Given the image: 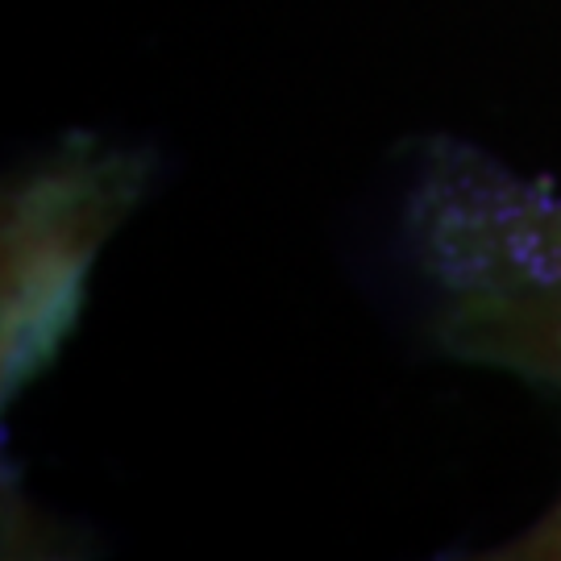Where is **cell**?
Instances as JSON below:
<instances>
[{"instance_id": "obj_1", "label": "cell", "mask_w": 561, "mask_h": 561, "mask_svg": "<svg viewBox=\"0 0 561 561\" xmlns=\"http://www.w3.org/2000/svg\"><path fill=\"white\" fill-rule=\"evenodd\" d=\"M146 159L71 146L4 201V403L55 362L83 312L101 241L138 204Z\"/></svg>"}, {"instance_id": "obj_2", "label": "cell", "mask_w": 561, "mask_h": 561, "mask_svg": "<svg viewBox=\"0 0 561 561\" xmlns=\"http://www.w3.org/2000/svg\"><path fill=\"white\" fill-rule=\"evenodd\" d=\"M421 262L466 296L561 287V196L470 150H445L412 204Z\"/></svg>"}, {"instance_id": "obj_3", "label": "cell", "mask_w": 561, "mask_h": 561, "mask_svg": "<svg viewBox=\"0 0 561 561\" xmlns=\"http://www.w3.org/2000/svg\"><path fill=\"white\" fill-rule=\"evenodd\" d=\"M512 553H516V558H561V503L512 549Z\"/></svg>"}]
</instances>
